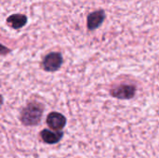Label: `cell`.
I'll list each match as a JSON object with an SVG mask.
<instances>
[{"label": "cell", "mask_w": 159, "mask_h": 158, "mask_svg": "<svg viewBox=\"0 0 159 158\" xmlns=\"http://www.w3.org/2000/svg\"><path fill=\"white\" fill-rule=\"evenodd\" d=\"M44 106L38 102L29 103L20 113V121L24 126H36L40 123Z\"/></svg>", "instance_id": "obj_1"}, {"label": "cell", "mask_w": 159, "mask_h": 158, "mask_svg": "<svg viewBox=\"0 0 159 158\" xmlns=\"http://www.w3.org/2000/svg\"><path fill=\"white\" fill-rule=\"evenodd\" d=\"M62 61V56L60 52H51L44 58L42 66L47 72H55L61 68Z\"/></svg>", "instance_id": "obj_2"}, {"label": "cell", "mask_w": 159, "mask_h": 158, "mask_svg": "<svg viewBox=\"0 0 159 158\" xmlns=\"http://www.w3.org/2000/svg\"><path fill=\"white\" fill-rule=\"evenodd\" d=\"M106 17L105 11L103 9L94 10L88 15L87 18V27L89 31H94L98 29L104 21Z\"/></svg>", "instance_id": "obj_3"}, {"label": "cell", "mask_w": 159, "mask_h": 158, "mask_svg": "<svg viewBox=\"0 0 159 158\" xmlns=\"http://www.w3.org/2000/svg\"><path fill=\"white\" fill-rule=\"evenodd\" d=\"M136 88L132 85H121L111 91V95L121 100H129L135 96Z\"/></svg>", "instance_id": "obj_4"}, {"label": "cell", "mask_w": 159, "mask_h": 158, "mask_svg": "<svg viewBox=\"0 0 159 158\" xmlns=\"http://www.w3.org/2000/svg\"><path fill=\"white\" fill-rule=\"evenodd\" d=\"M47 124L55 130H61L66 125V118L60 113H50L47 117Z\"/></svg>", "instance_id": "obj_5"}, {"label": "cell", "mask_w": 159, "mask_h": 158, "mask_svg": "<svg viewBox=\"0 0 159 158\" xmlns=\"http://www.w3.org/2000/svg\"><path fill=\"white\" fill-rule=\"evenodd\" d=\"M28 22V18L26 15L21 13L12 14L7 18V24L9 25L12 29L18 30L24 27Z\"/></svg>", "instance_id": "obj_6"}, {"label": "cell", "mask_w": 159, "mask_h": 158, "mask_svg": "<svg viewBox=\"0 0 159 158\" xmlns=\"http://www.w3.org/2000/svg\"><path fill=\"white\" fill-rule=\"evenodd\" d=\"M40 136H41V139L43 140L44 142H46L48 144H56L61 140L63 133L61 131L52 132L51 130L44 129L41 131Z\"/></svg>", "instance_id": "obj_7"}]
</instances>
